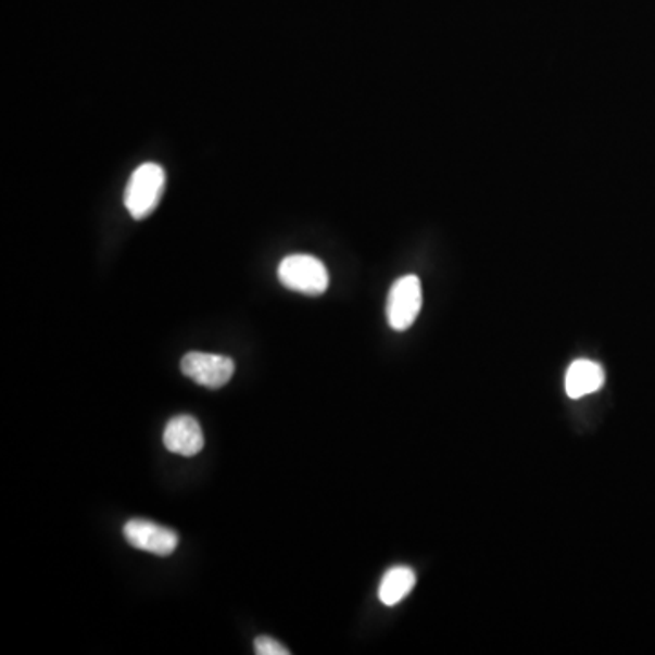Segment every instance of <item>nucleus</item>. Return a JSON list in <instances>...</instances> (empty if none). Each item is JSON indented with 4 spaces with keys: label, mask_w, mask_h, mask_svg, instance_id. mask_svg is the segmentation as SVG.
I'll return each mask as SVG.
<instances>
[{
    "label": "nucleus",
    "mask_w": 655,
    "mask_h": 655,
    "mask_svg": "<svg viewBox=\"0 0 655 655\" xmlns=\"http://www.w3.org/2000/svg\"><path fill=\"white\" fill-rule=\"evenodd\" d=\"M253 646H255V654L259 655H290V650L286 648L285 644H280L279 641H275L268 635L255 639Z\"/></svg>",
    "instance_id": "9"
},
{
    "label": "nucleus",
    "mask_w": 655,
    "mask_h": 655,
    "mask_svg": "<svg viewBox=\"0 0 655 655\" xmlns=\"http://www.w3.org/2000/svg\"><path fill=\"white\" fill-rule=\"evenodd\" d=\"M124 538L134 549L144 550L159 557H168L179 546V536L174 530L146 519H131L126 522Z\"/></svg>",
    "instance_id": "5"
},
{
    "label": "nucleus",
    "mask_w": 655,
    "mask_h": 655,
    "mask_svg": "<svg viewBox=\"0 0 655 655\" xmlns=\"http://www.w3.org/2000/svg\"><path fill=\"white\" fill-rule=\"evenodd\" d=\"M180 370L201 387L221 388L230 382L236 371V363L225 355L190 352L180 361Z\"/></svg>",
    "instance_id": "4"
},
{
    "label": "nucleus",
    "mask_w": 655,
    "mask_h": 655,
    "mask_svg": "<svg viewBox=\"0 0 655 655\" xmlns=\"http://www.w3.org/2000/svg\"><path fill=\"white\" fill-rule=\"evenodd\" d=\"M163 441L172 454L193 457L204 446V433L201 425L191 415H177L166 425Z\"/></svg>",
    "instance_id": "6"
},
{
    "label": "nucleus",
    "mask_w": 655,
    "mask_h": 655,
    "mask_svg": "<svg viewBox=\"0 0 655 655\" xmlns=\"http://www.w3.org/2000/svg\"><path fill=\"white\" fill-rule=\"evenodd\" d=\"M417 576L408 566H395L382 577L379 600L382 605L395 606L414 590Z\"/></svg>",
    "instance_id": "8"
},
{
    "label": "nucleus",
    "mask_w": 655,
    "mask_h": 655,
    "mask_svg": "<svg viewBox=\"0 0 655 655\" xmlns=\"http://www.w3.org/2000/svg\"><path fill=\"white\" fill-rule=\"evenodd\" d=\"M166 188V172L155 163L140 164L129 177L124 191V204L135 221L152 215L163 199Z\"/></svg>",
    "instance_id": "1"
},
{
    "label": "nucleus",
    "mask_w": 655,
    "mask_h": 655,
    "mask_svg": "<svg viewBox=\"0 0 655 655\" xmlns=\"http://www.w3.org/2000/svg\"><path fill=\"white\" fill-rule=\"evenodd\" d=\"M280 285L304 295H323L330 285L325 264L314 255H288L277 269Z\"/></svg>",
    "instance_id": "2"
},
{
    "label": "nucleus",
    "mask_w": 655,
    "mask_h": 655,
    "mask_svg": "<svg viewBox=\"0 0 655 655\" xmlns=\"http://www.w3.org/2000/svg\"><path fill=\"white\" fill-rule=\"evenodd\" d=\"M423 306V288L419 277L406 275L395 280L388 295L387 317L388 325L395 331L408 330L419 317Z\"/></svg>",
    "instance_id": "3"
},
{
    "label": "nucleus",
    "mask_w": 655,
    "mask_h": 655,
    "mask_svg": "<svg viewBox=\"0 0 655 655\" xmlns=\"http://www.w3.org/2000/svg\"><path fill=\"white\" fill-rule=\"evenodd\" d=\"M605 379V370L600 363L590 358H577L566 371V395L570 399L587 398L590 393L600 392Z\"/></svg>",
    "instance_id": "7"
}]
</instances>
